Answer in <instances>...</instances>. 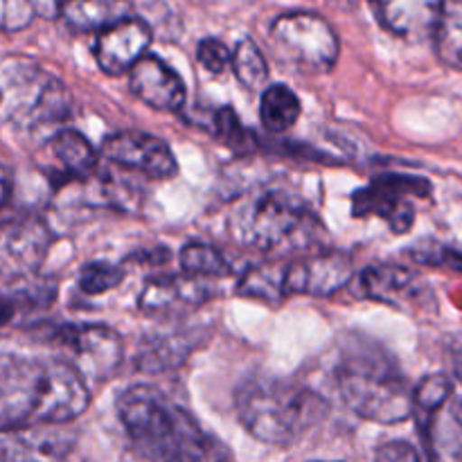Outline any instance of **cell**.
Segmentation results:
<instances>
[{
	"label": "cell",
	"instance_id": "obj_1",
	"mask_svg": "<svg viewBox=\"0 0 462 462\" xmlns=\"http://www.w3.org/2000/svg\"><path fill=\"white\" fill-rule=\"evenodd\" d=\"M131 445L147 462H235L228 447L156 386H131L117 397Z\"/></svg>",
	"mask_w": 462,
	"mask_h": 462
},
{
	"label": "cell",
	"instance_id": "obj_2",
	"mask_svg": "<svg viewBox=\"0 0 462 462\" xmlns=\"http://www.w3.org/2000/svg\"><path fill=\"white\" fill-rule=\"evenodd\" d=\"M88 404L86 379L68 361H14L0 379V415L12 424H68Z\"/></svg>",
	"mask_w": 462,
	"mask_h": 462
},
{
	"label": "cell",
	"instance_id": "obj_3",
	"mask_svg": "<svg viewBox=\"0 0 462 462\" xmlns=\"http://www.w3.org/2000/svg\"><path fill=\"white\" fill-rule=\"evenodd\" d=\"M334 379L347 409L368 422L400 424L415 413L413 388L397 361L365 338L341 347Z\"/></svg>",
	"mask_w": 462,
	"mask_h": 462
},
{
	"label": "cell",
	"instance_id": "obj_4",
	"mask_svg": "<svg viewBox=\"0 0 462 462\" xmlns=\"http://www.w3.org/2000/svg\"><path fill=\"white\" fill-rule=\"evenodd\" d=\"M235 409L242 427L255 440L275 447L302 440L329 413L328 400L316 391L266 374H253L239 383Z\"/></svg>",
	"mask_w": 462,
	"mask_h": 462
},
{
	"label": "cell",
	"instance_id": "obj_5",
	"mask_svg": "<svg viewBox=\"0 0 462 462\" xmlns=\"http://www.w3.org/2000/svg\"><path fill=\"white\" fill-rule=\"evenodd\" d=\"M323 230L300 199L278 189L255 194L235 217V235L246 246L271 255L307 251L320 242Z\"/></svg>",
	"mask_w": 462,
	"mask_h": 462
},
{
	"label": "cell",
	"instance_id": "obj_6",
	"mask_svg": "<svg viewBox=\"0 0 462 462\" xmlns=\"http://www.w3.org/2000/svg\"><path fill=\"white\" fill-rule=\"evenodd\" d=\"M269 36L278 57L305 72L332 70L341 52V43L332 25L311 12L278 16L271 23Z\"/></svg>",
	"mask_w": 462,
	"mask_h": 462
},
{
	"label": "cell",
	"instance_id": "obj_7",
	"mask_svg": "<svg viewBox=\"0 0 462 462\" xmlns=\"http://www.w3.org/2000/svg\"><path fill=\"white\" fill-rule=\"evenodd\" d=\"M54 343L70 355L84 379H108L125 359V346L116 329L104 325H66L54 334Z\"/></svg>",
	"mask_w": 462,
	"mask_h": 462
},
{
	"label": "cell",
	"instance_id": "obj_8",
	"mask_svg": "<svg viewBox=\"0 0 462 462\" xmlns=\"http://www.w3.org/2000/svg\"><path fill=\"white\" fill-rule=\"evenodd\" d=\"M77 436L66 424L21 422L0 429V462H72Z\"/></svg>",
	"mask_w": 462,
	"mask_h": 462
},
{
	"label": "cell",
	"instance_id": "obj_9",
	"mask_svg": "<svg viewBox=\"0 0 462 462\" xmlns=\"http://www.w3.org/2000/svg\"><path fill=\"white\" fill-rule=\"evenodd\" d=\"M52 244L48 226L39 217L23 215L0 221V275L25 278L34 273Z\"/></svg>",
	"mask_w": 462,
	"mask_h": 462
},
{
	"label": "cell",
	"instance_id": "obj_10",
	"mask_svg": "<svg viewBox=\"0 0 462 462\" xmlns=\"http://www.w3.org/2000/svg\"><path fill=\"white\" fill-rule=\"evenodd\" d=\"M422 183L427 180L406 179V176L374 180L373 185L355 194L352 212L355 217H379L391 226L393 233H406L415 221V212L406 201V194L427 197V189H415V185Z\"/></svg>",
	"mask_w": 462,
	"mask_h": 462
},
{
	"label": "cell",
	"instance_id": "obj_11",
	"mask_svg": "<svg viewBox=\"0 0 462 462\" xmlns=\"http://www.w3.org/2000/svg\"><path fill=\"white\" fill-rule=\"evenodd\" d=\"M104 156L116 165L140 171L152 179H171L179 171L170 144L143 131H120L104 140Z\"/></svg>",
	"mask_w": 462,
	"mask_h": 462
},
{
	"label": "cell",
	"instance_id": "obj_12",
	"mask_svg": "<svg viewBox=\"0 0 462 462\" xmlns=\"http://www.w3.org/2000/svg\"><path fill=\"white\" fill-rule=\"evenodd\" d=\"M212 291L206 278H197L189 273H171L152 278L140 291L138 307L147 316L174 319L199 310L210 300Z\"/></svg>",
	"mask_w": 462,
	"mask_h": 462
},
{
	"label": "cell",
	"instance_id": "obj_13",
	"mask_svg": "<svg viewBox=\"0 0 462 462\" xmlns=\"http://www.w3.org/2000/svg\"><path fill=\"white\" fill-rule=\"evenodd\" d=\"M152 45V27L140 18H125L106 27L95 41V61L106 75H129L131 68L147 54Z\"/></svg>",
	"mask_w": 462,
	"mask_h": 462
},
{
	"label": "cell",
	"instance_id": "obj_14",
	"mask_svg": "<svg viewBox=\"0 0 462 462\" xmlns=\"http://www.w3.org/2000/svg\"><path fill=\"white\" fill-rule=\"evenodd\" d=\"M352 278V260L343 253H319L307 260L287 262L289 296H332Z\"/></svg>",
	"mask_w": 462,
	"mask_h": 462
},
{
	"label": "cell",
	"instance_id": "obj_15",
	"mask_svg": "<svg viewBox=\"0 0 462 462\" xmlns=\"http://www.w3.org/2000/svg\"><path fill=\"white\" fill-rule=\"evenodd\" d=\"M377 21L406 41L433 39L445 0H370Z\"/></svg>",
	"mask_w": 462,
	"mask_h": 462
},
{
	"label": "cell",
	"instance_id": "obj_16",
	"mask_svg": "<svg viewBox=\"0 0 462 462\" xmlns=\"http://www.w3.org/2000/svg\"><path fill=\"white\" fill-rule=\"evenodd\" d=\"M129 88L156 111L176 113L185 104L183 79L158 57L144 54L129 70Z\"/></svg>",
	"mask_w": 462,
	"mask_h": 462
},
{
	"label": "cell",
	"instance_id": "obj_17",
	"mask_svg": "<svg viewBox=\"0 0 462 462\" xmlns=\"http://www.w3.org/2000/svg\"><path fill=\"white\" fill-rule=\"evenodd\" d=\"M361 293L370 300L415 310L424 302V282L415 271L397 264H373L361 273Z\"/></svg>",
	"mask_w": 462,
	"mask_h": 462
},
{
	"label": "cell",
	"instance_id": "obj_18",
	"mask_svg": "<svg viewBox=\"0 0 462 462\" xmlns=\"http://www.w3.org/2000/svg\"><path fill=\"white\" fill-rule=\"evenodd\" d=\"M57 9L77 32H102L131 16L129 0H57Z\"/></svg>",
	"mask_w": 462,
	"mask_h": 462
},
{
	"label": "cell",
	"instance_id": "obj_19",
	"mask_svg": "<svg viewBox=\"0 0 462 462\" xmlns=\"http://www.w3.org/2000/svg\"><path fill=\"white\" fill-rule=\"evenodd\" d=\"M50 149H52L54 161L59 162L68 179L86 180L97 171V153L79 131L63 129L54 134Z\"/></svg>",
	"mask_w": 462,
	"mask_h": 462
},
{
	"label": "cell",
	"instance_id": "obj_20",
	"mask_svg": "<svg viewBox=\"0 0 462 462\" xmlns=\"http://www.w3.org/2000/svg\"><path fill=\"white\" fill-rule=\"evenodd\" d=\"M192 338L185 334H156L144 341L138 352V368L144 373H165L174 370L192 352Z\"/></svg>",
	"mask_w": 462,
	"mask_h": 462
},
{
	"label": "cell",
	"instance_id": "obj_21",
	"mask_svg": "<svg viewBox=\"0 0 462 462\" xmlns=\"http://www.w3.org/2000/svg\"><path fill=\"white\" fill-rule=\"evenodd\" d=\"M237 293L273 305L291 298L287 291V262H266L248 269L239 280Z\"/></svg>",
	"mask_w": 462,
	"mask_h": 462
},
{
	"label": "cell",
	"instance_id": "obj_22",
	"mask_svg": "<svg viewBox=\"0 0 462 462\" xmlns=\"http://www.w3.org/2000/svg\"><path fill=\"white\" fill-rule=\"evenodd\" d=\"M454 418L447 422L440 411L431 415H420V431L427 445L429 462H462V438L454 429Z\"/></svg>",
	"mask_w": 462,
	"mask_h": 462
},
{
	"label": "cell",
	"instance_id": "obj_23",
	"mask_svg": "<svg viewBox=\"0 0 462 462\" xmlns=\"http://www.w3.org/2000/svg\"><path fill=\"white\" fill-rule=\"evenodd\" d=\"M302 106L298 95L284 84L266 86L262 90V104H260V116L262 125L271 134H284L291 129L300 117Z\"/></svg>",
	"mask_w": 462,
	"mask_h": 462
},
{
	"label": "cell",
	"instance_id": "obj_24",
	"mask_svg": "<svg viewBox=\"0 0 462 462\" xmlns=\"http://www.w3.org/2000/svg\"><path fill=\"white\" fill-rule=\"evenodd\" d=\"M433 43L445 66L462 70V0L445 3V12L433 34Z\"/></svg>",
	"mask_w": 462,
	"mask_h": 462
},
{
	"label": "cell",
	"instance_id": "obj_25",
	"mask_svg": "<svg viewBox=\"0 0 462 462\" xmlns=\"http://www.w3.org/2000/svg\"><path fill=\"white\" fill-rule=\"evenodd\" d=\"M233 72L248 90H264L269 84V66L262 50L251 39H244L233 50Z\"/></svg>",
	"mask_w": 462,
	"mask_h": 462
},
{
	"label": "cell",
	"instance_id": "obj_26",
	"mask_svg": "<svg viewBox=\"0 0 462 462\" xmlns=\"http://www.w3.org/2000/svg\"><path fill=\"white\" fill-rule=\"evenodd\" d=\"M180 269L197 278H224L230 275V264L219 248L192 242L180 251Z\"/></svg>",
	"mask_w": 462,
	"mask_h": 462
},
{
	"label": "cell",
	"instance_id": "obj_27",
	"mask_svg": "<svg viewBox=\"0 0 462 462\" xmlns=\"http://www.w3.org/2000/svg\"><path fill=\"white\" fill-rule=\"evenodd\" d=\"M454 397V386L451 379L445 374H429L418 386L413 388L415 413L413 415H431L445 409L447 402Z\"/></svg>",
	"mask_w": 462,
	"mask_h": 462
},
{
	"label": "cell",
	"instance_id": "obj_28",
	"mask_svg": "<svg viewBox=\"0 0 462 462\" xmlns=\"http://www.w3.org/2000/svg\"><path fill=\"white\" fill-rule=\"evenodd\" d=\"M212 134L228 144L233 152H251L253 147V134L242 125L237 113L233 108H219L212 120Z\"/></svg>",
	"mask_w": 462,
	"mask_h": 462
},
{
	"label": "cell",
	"instance_id": "obj_29",
	"mask_svg": "<svg viewBox=\"0 0 462 462\" xmlns=\"http://www.w3.org/2000/svg\"><path fill=\"white\" fill-rule=\"evenodd\" d=\"M125 280V269L116 264H108V262H90L81 269L79 273V289L86 296H99V293H106L111 289L120 287V282Z\"/></svg>",
	"mask_w": 462,
	"mask_h": 462
},
{
	"label": "cell",
	"instance_id": "obj_30",
	"mask_svg": "<svg viewBox=\"0 0 462 462\" xmlns=\"http://www.w3.org/2000/svg\"><path fill=\"white\" fill-rule=\"evenodd\" d=\"M36 9L32 0H0V32H21L32 25Z\"/></svg>",
	"mask_w": 462,
	"mask_h": 462
},
{
	"label": "cell",
	"instance_id": "obj_31",
	"mask_svg": "<svg viewBox=\"0 0 462 462\" xmlns=\"http://www.w3.org/2000/svg\"><path fill=\"white\" fill-rule=\"evenodd\" d=\"M197 59L208 72L221 75L233 66V50L219 39H203L197 48Z\"/></svg>",
	"mask_w": 462,
	"mask_h": 462
},
{
	"label": "cell",
	"instance_id": "obj_32",
	"mask_svg": "<svg viewBox=\"0 0 462 462\" xmlns=\"http://www.w3.org/2000/svg\"><path fill=\"white\" fill-rule=\"evenodd\" d=\"M374 462H424L420 451L409 442H386L374 454Z\"/></svg>",
	"mask_w": 462,
	"mask_h": 462
},
{
	"label": "cell",
	"instance_id": "obj_33",
	"mask_svg": "<svg viewBox=\"0 0 462 462\" xmlns=\"http://www.w3.org/2000/svg\"><path fill=\"white\" fill-rule=\"evenodd\" d=\"M12 188H14L12 171H9V167L0 161V212L5 210L9 197H12Z\"/></svg>",
	"mask_w": 462,
	"mask_h": 462
},
{
	"label": "cell",
	"instance_id": "obj_34",
	"mask_svg": "<svg viewBox=\"0 0 462 462\" xmlns=\"http://www.w3.org/2000/svg\"><path fill=\"white\" fill-rule=\"evenodd\" d=\"M449 415L454 418V422L458 424L462 431V395L451 397V406H449Z\"/></svg>",
	"mask_w": 462,
	"mask_h": 462
}]
</instances>
